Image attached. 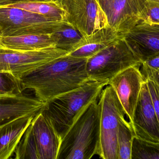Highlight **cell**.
<instances>
[{
  "label": "cell",
  "instance_id": "obj_5",
  "mask_svg": "<svg viewBox=\"0 0 159 159\" xmlns=\"http://www.w3.org/2000/svg\"><path fill=\"white\" fill-rule=\"evenodd\" d=\"M100 151L103 159H117V139L119 125L125 111L111 85H107L100 95Z\"/></svg>",
  "mask_w": 159,
  "mask_h": 159
},
{
  "label": "cell",
  "instance_id": "obj_17",
  "mask_svg": "<svg viewBox=\"0 0 159 159\" xmlns=\"http://www.w3.org/2000/svg\"><path fill=\"white\" fill-rule=\"evenodd\" d=\"M0 46L11 50L33 51L56 47V45L51 34H30L2 37Z\"/></svg>",
  "mask_w": 159,
  "mask_h": 159
},
{
  "label": "cell",
  "instance_id": "obj_11",
  "mask_svg": "<svg viewBox=\"0 0 159 159\" xmlns=\"http://www.w3.org/2000/svg\"><path fill=\"white\" fill-rule=\"evenodd\" d=\"M120 35L141 62L159 54V24L141 20Z\"/></svg>",
  "mask_w": 159,
  "mask_h": 159
},
{
  "label": "cell",
  "instance_id": "obj_28",
  "mask_svg": "<svg viewBox=\"0 0 159 159\" xmlns=\"http://www.w3.org/2000/svg\"><path fill=\"white\" fill-rule=\"evenodd\" d=\"M19 2H57L56 0H17Z\"/></svg>",
  "mask_w": 159,
  "mask_h": 159
},
{
  "label": "cell",
  "instance_id": "obj_2",
  "mask_svg": "<svg viewBox=\"0 0 159 159\" xmlns=\"http://www.w3.org/2000/svg\"><path fill=\"white\" fill-rule=\"evenodd\" d=\"M98 99L84 108L61 139L57 159H90L100 151Z\"/></svg>",
  "mask_w": 159,
  "mask_h": 159
},
{
  "label": "cell",
  "instance_id": "obj_27",
  "mask_svg": "<svg viewBox=\"0 0 159 159\" xmlns=\"http://www.w3.org/2000/svg\"><path fill=\"white\" fill-rule=\"evenodd\" d=\"M18 2H19L17 0H0V7H5Z\"/></svg>",
  "mask_w": 159,
  "mask_h": 159
},
{
  "label": "cell",
  "instance_id": "obj_7",
  "mask_svg": "<svg viewBox=\"0 0 159 159\" xmlns=\"http://www.w3.org/2000/svg\"><path fill=\"white\" fill-rule=\"evenodd\" d=\"M69 53L67 51L56 47L37 51H21L0 46V72L9 73L19 81L33 70Z\"/></svg>",
  "mask_w": 159,
  "mask_h": 159
},
{
  "label": "cell",
  "instance_id": "obj_15",
  "mask_svg": "<svg viewBox=\"0 0 159 159\" xmlns=\"http://www.w3.org/2000/svg\"><path fill=\"white\" fill-rule=\"evenodd\" d=\"M35 115L21 116L0 126V159H8L12 156Z\"/></svg>",
  "mask_w": 159,
  "mask_h": 159
},
{
  "label": "cell",
  "instance_id": "obj_24",
  "mask_svg": "<svg viewBox=\"0 0 159 159\" xmlns=\"http://www.w3.org/2000/svg\"><path fill=\"white\" fill-rule=\"evenodd\" d=\"M140 70L145 80L159 84V54L141 62Z\"/></svg>",
  "mask_w": 159,
  "mask_h": 159
},
{
  "label": "cell",
  "instance_id": "obj_29",
  "mask_svg": "<svg viewBox=\"0 0 159 159\" xmlns=\"http://www.w3.org/2000/svg\"><path fill=\"white\" fill-rule=\"evenodd\" d=\"M2 29L1 27L0 26V43H1V40L2 38Z\"/></svg>",
  "mask_w": 159,
  "mask_h": 159
},
{
  "label": "cell",
  "instance_id": "obj_3",
  "mask_svg": "<svg viewBox=\"0 0 159 159\" xmlns=\"http://www.w3.org/2000/svg\"><path fill=\"white\" fill-rule=\"evenodd\" d=\"M105 82L90 80L78 88L52 98L41 110L52 121L62 137L72 125L81 111L90 103L99 99Z\"/></svg>",
  "mask_w": 159,
  "mask_h": 159
},
{
  "label": "cell",
  "instance_id": "obj_18",
  "mask_svg": "<svg viewBox=\"0 0 159 159\" xmlns=\"http://www.w3.org/2000/svg\"><path fill=\"white\" fill-rule=\"evenodd\" d=\"M56 47L70 52L83 40L84 36L66 20L62 21L51 34Z\"/></svg>",
  "mask_w": 159,
  "mask_h": 159
},
{
  "label": "cell",
  "instance_id": "obj_12",
  "mask_svg": "<svg viewBox=\"0 0 159 159\" xmlns=\"http://www.w3.org/2000/svg\"><path fill=\"white\" fill-rule=\"evenodd\" d=\"M130 124L134 135L159 143V117L153 107L145 81L142 84L133 120Z\"/></svg>",
  "mask_w": 159,
  "mask_h": 159
},
{
  "label": "cell",
  "instance_id": "obj_30",
  "mask_svg": "<svg viewBox=\"0 0 159 159\" xmlns=\"http://www.w3.org/2000/svg\"><path fill=\"white\" fill-rule=\"evenodd\" d=\"M63 1H64V0H56V2L57 3H58L59 4H60V5H62V2H63Z\"/></svg>",
  "mask_w": 159,
  "mask_h": 159
},
{
  "label": "cell",
  "instance_id": "obj_25",
  "mask_svg": "<svg viewBox=\"0 0 159 159\" xmlns=\"http://www.w3.org/2000/svg\"><path fill=\"white\" fill-rule=\"evenodd\" d=\"M142 21L159 24V2L148 0L140 15Z\"/></svg>",
  "mask_w": 159,
  "mask_h": 159
},
{
  "label": "cell",
  "instance_id": "obj_23",
  "mask_svg": "<svg viewBox=\"0 0 159 159\" xmlns=\"http://www.w3.org/2000/svg\"><path fill=\"white\" fill-rule=\"evenodd\" d=\"M20 81L6 72H0V97L23 93Z\"/></svg>",
  "mask_w": 159,
  "mask_h": 159
},
{
  "label": "cell",
  "instance_id": "obj_20",
  "mask_svg": "<svg viewBox=\"0 0 159 159\" xmlns=\"http://www.w3.org/2000/svg\"><path fill=\"white\" fill-rule=\"evenodd\" d=\"M134 136L130 123L124 118L120 122L117 134V159H131Z\"/></svg>",
  "mask_w": 159,
  "mask_h": 159
},
{
  "label": "cell",
  "instance_id": "obj_1",
  "mask_svg": "<svg viewBox=\"0 0 159 159\" xmlns=\"http://www.w3.org/2000/svg\"><path fill=\"white\" fill-rule=\"evenodd\" d=\"M87 60L67 54L52 60L22 77L19 80L22 90H32L45 104L91 80L86 70Z\"/></svg>",
  "mask_w": 159,
  "mask_h": 159
},
{
  "label": "cell",
  "instance_id": "obj_14",
  "mask_svg": "<svg viewBox=\"0 0 159 159\" xmlns=\"http://www.w3.org/2000/svg\"><path fill=\"white\" fill-rule=\"evenodd\" d=\"M44 103L25 94L0 97V126L21 116L36 115Z\"/></svg>",
  "mask_w": 159,
  "mask_h": 159
},
{
  "label": "cell",
  "instance_id": "obj_19",
  "mask_svg": "<svg viewBox=\"0 0 159 159\" xmlns=\"http://www.w3.org/2000/svg\"><path fill=\"white\" fill-rule=\"evenodd\" d=\"M9 8H18L51 18L54 21L66 20V12L57 2H19L8 5Z\"/></svg>",
  "mask_w": 159,
  "mask_h": 159
},
{
  "label": "cell",
  "instance_id": "obj_26",
  "mask_svg": "<svg viewBox=\"0 0 159 159\" xmlns=\"http://www.w3.org/2000/svg\"><path fill=\"white\" fill-rule=\"evenodd\" d=\"M151 100L157 116L159 117V84L150 80H145Z\"/></svg>",
  "mask_w": 159,
  "mask_h": 159
},
{
  "label": "cell",
  "instance_id": "obj_21",
  "mask_svg": "<svg viewBox=\"0 0 159 159\" xmlns=\"http://www.w3.org/2000/svg\"><path fill=\"white\" fill-rule=\"evenodd\" d=\"M14 153L16 159H39L37 144L31 125L25 131Z\"/></svg>",
  "mask_w": 159,
  "mask_h": 159
},
{
  "label": "cell",
  "instance_id": "obj_4",
  "mask_svg": "<svg viewBox=\"0 0 159 159\" xmlns=\"http://www.w3.org/2000/svg\"><path fill=\"white\" fill-rule=\"evenodd\" d=\"M141 62L122 38L87 58L86 70L91 80L109 81L129 67Z\"/></svg>",
  "mask_w": 159,
  "mask_h": 159
},
{
  "label": "cell",
  "instance_id": "obj_6",
  "mask_svg": "<svg viewBox=\"0 0 159 159\" xmlns=\"http://www.w3.org/2000/svg\"><path fill=\"white\" fill-rule=\"evenodd\" d=\"M61 21L18 8L0 7L2 37L51 34Z\"/></svg>",
  "mask_w": 159,
  "mask_h": 159
},
{
  "label": "cell",
  "instance_id": "obj_31",
  "mask_svg": "<svg viewBox=\"0 0 159 159\" xmlns=\"http://www.w3.org/2000/svg\"><path fill=\"white\" fill-rule=\"evenodd\" d=\"M151 1L156 2H159V0H151Z\"/></svg>",
  "mask_w": 159,
  "mask_h": 159
},
{
  "label": "cell",
  "instance_id": "obj_16",
  "mask_svg": "<svg viewBox=\"0 0 159 159\" xmlns=\"http://www.w3.org/2000/svg\"><path fill=\"white\" fill-rule=\"evenodd\" d=\"M120 38V33L108 26L84 37L83 40L68 54L75 57L88 58Z\"/></svg>",
  "mask_w": 159,
  "mask_h": 159
},
{
  "label": "cell",
  "instance_id": "obj_8",
  "mask_svg": "<svg viewBox=\"0 0 159 159\" xmlns=\"http://www.w3.org/2000/svg\"><path fill=\"white\" fill-rule=\"evenodd\" d=\"M66 20L84 36L108 26L107 20L97 0H64Z\"/></svg>",
  "mask_w": 159,
  "mask_h": 159
},
{
  "label": "cell",
  "instance_id": "obj_10",
  "mask_svg": "<svg viewBox=\"0 0 159 159\" xmlns=\"http://www.w3.org/2000/svg\"><path fill=\"white\" fill-rule=\"evenodd\" d=\"M140 66L136 65L127 68L111 79L108 84L115 91L129 123L133 120L141 87L145 81Z\"/></svg>",
  "mask_w": 159,
  "mask_h": 159
},
{
  "label": "cell",
  "instance_id": "obj_13",
  "mask_svg": "<svg viewBox=\"0 0 159 159\" xmlns=\"http://www.w3.org/2000/svg\"><path fill=\"white\" fill-rule=\"evenodd\" d=\"M39 159H57L61 142V137L50 119L41 111L31 121Z\"/></svg>",
  "mask_w": 159,
  "mask_h": 159
},
{
  "label": "cell",
  "instance_id": "obj_9",
  "mask_svg": "<svg viewBox=\"0 0 159 159\" xmlns=\"http://www.w3.org/2000/svg\"><path fill=\"white\" fill-rule=\"evenodd\" d=\"M108 25L123 33L141 21L140 15L148 0H97Z\"/></svg>",
  "mask_w": 159,
  "mask_h": 159
},
{
  "label": "cell",
  "instance_id": "obj_22",
  "mask_svg": "<svg viewBox=\"0 0 159 159\" xmlns=\"http://www.w3.org/2000/svg\"><path fill=\"white\" fill-rule=\"evenodd\" d=\"M131 159H159V143L147 141L134 136Z\"/></svg>",
  "mask_w": 159,
  "mask_h": 159
}]
</instances>
